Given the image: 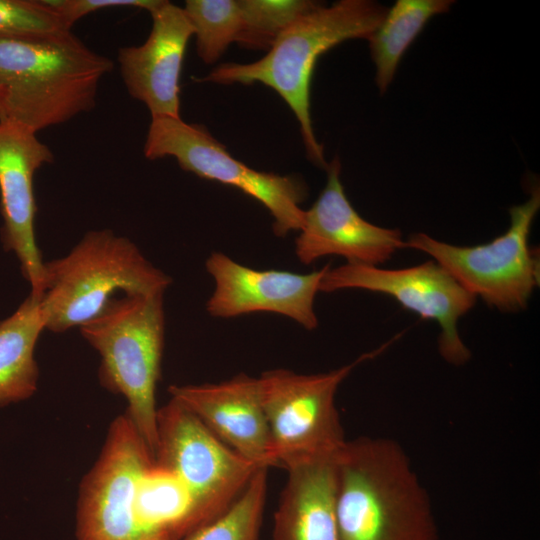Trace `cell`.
<instances>
[{
	"label": "cell",
	"instance_id": "obj_2",
	"mask_svg": "<svg viewBox=\"0 0 540 540\" xmlns=\"http://www.w3.org/2000/svg\"><path fill=\"white\" fill-rule=\"evenodd\" d=\"M387 8L370 0H340L319 4L288 26L261 59L246 63H225L197 82L217 84L262 83L287 103L300 126L308 158L326 169L323 146L314 134L310 91L319 57L350 40L368 39L382 22Z\"/></svg>",
	"mask_w": 540,
	"mask_h": 540
},
{
	"label": "cell",
	"instance_id": "obj_21",
	"mask_svg": "<svg viewBox=\"0 0 540 540\" xmlns=\"http://www.w3.org/2000/svg\"><path fill=\"white\" fill-rule=\"evenodd\" d=\"M268 468H259L233 504L181 540H259L267 494Z\"/></svg>",
	"mask_w": 540,
	"mask_h": 540
},
{
	"label": "cell",
	"instance_id": "obj_6",
	"mask_svg": "<svg viewBox=\"0 0 540 540\" xmlns=\"http://www.w3.org/2000/svg\"><path fill=\"white\" fill-rule=\"evenodd\" d=\"M389 344L329 372L299 374L278 368L258 377L276 466L287 470L335 455L344 446L347 440L335 404L337 389L357 365Z\"/></svg>",
	"mask_w": 540,
	"mask_h": 540
},
{
	"label": "cell",
	"instance_id": "obj_16",
	"mask_svg": "<svg viewBox=\"0 0 540 540\" xmlns=\"http://www.w3.org/2000/svg\"><path fill=\"white\" fill-rule=\"evenodd\" d=\"M152 29L139 46L118 51L120 73L128 93L153 117H180V87L185 50L193 28L183 8L169 1L149 12Z\"/></svg>",
	"mask_w": 540,
	"mask_h": 540
},
{
	"label": "cell",
	"instance_id": "obj_22",
	"mask_svg": "<svg viewBox=\"0 0 540 540\" xmlns=\"http://www.w3.org/2000/svg\"><path fill=\"white\" fill-rule=\"evenodd\" d=\"M183 10L203 62L214 63L232 42H237L241 31L237 0H187Z\"/></svg>",
	"mask_w": 540,
	"mask_h": 540
},
{
	"label": "cell",
	"instance_id": "obj_17",
	"mask_svg": "<svg viewBox=\"0 0 540 540\" xmlns=\"http://www.w3.org/2000/svg\"><path fill=\"white\" fill-rule=\"evenodd\" d=\"M336 454L286 470L288 479L274 514L272 540H339L335 512Z\"/></svg>",
	"mask_w": 540,
	"mask_h": 540
},
{
	"label": "cell",
	"instance_id": "obj_1",
	"mask_svg": "<svg viewBox=\"0 0 540 540\" xmlns=\"http://www.w3.org/2000/svg\"><path fill=\"white\" fill-rule=\"evenodd\" d=\"M335 465L339 540H437L430 498L398 442L347 440Z\"/></svg>",
	"mask_w": 540,
	"mask_h": 540
},
{
	"label": "cell",
	"instance_id": "obj_12",
	"mask_svg": "<svg viewBox=\"0 0 540 540\" xmlns=\"http://www.w3.org/2000/svg\"><path fill=\"white\" fill-rule=\"evenodd\" d=\"M53 160L52 151L35 132L0 121L1 241L5 251L17 257L30 295L36 299L43 294L45 261L36 242L33 179L41 166Z\"/></svg>",
	"mask_w": 540,
	"mask_h": 540
},
{
	"label": "cell",
	"instance_id": "obj_19",
	"mask_svg": "<svg viewBox=\"0 0 540 540\" xmlns=\"http://www.w3.org/2000/svg\"><path fill=\"white\" fill-rule=\"evenodd\" d=\"M45 329L40 299L30 294L0 321V406L26 400L37 391L39 369L34 354Z\"/></svg>",
	"mask_w": 540,
	"mask_h": 540
},
{
	"label": "cell",
	"instance_id": "obj_3",
	"mask_svg": "<svg viewBox=\"0 0 540 540\" xmlns=\"http://www.w3.org/2000/svg\"><path fill=\"white\" fill-rule=\"evenodd\" d=\"M112 61L72 32L29 40L0 39V121L35 133L95 107Z\"/></svg>",
	"mask_w": 540,
	"mask_h": 540
},
{
	"label": "cell",
	"instance_id": "obj_11",
	"mask_svg": "<svg viewBox=\"0 0 540 540\" xmlns=\"http://www.w3.org/2000/svg\"><path fill=\"white\" fill-rule=\"evenodd\" d=\"M348 288L389 295L422 318L437 321L441 328L438 350L442 358L455 366L464 365L470 359L471 352L462 341L457 325L477 298L435 261L392 270L346 263L327 270L319 292Z\"/></svg>",
	"mask_w": 540,
	"mask_h": 540
},
{
	"label": "cell",
	"instance_id": "obj_18",
	"mask_svg": "<svg viewBox=\"0 0 540 540\" xmlns=\"http://www.w3.org/2000/svg\"><path fill=\"white\" fill-rule=\"evenodd\" d=\"M135 518L148 540H181L200 527L187 487L177 475L155 461L138 480Z\"/></svg>",
	"mask_w": 540,
	"mask_h": 540
},
{
	"label": "cell",
	"instance_id": "obj_8",
	"mask_svg": "<svg viewBox=\"0 0 540 540\" xmlns=\"http://www.w3.org/2000/svg\"><path fill=\"white\" fill-rule=\"evenodd\" d=\"M143 151L150 160L174 157L183 170L230 185L256 199L273 216L277 237L302 228L305 210L299 205L307 196L303 181L250 168L234 158L203 125L187 123L181 117H153Z\"/></svg>",
	"mask_w": 540,
	"mask_h": 540
},
{
	"label": "cell",
	"instance_id": "obj_9",
	"mask_svg": "<svg viewBox=\"0 0 540 540\" xmlns=\"http://www.w3.org/2000/svg\"><path fill=\"white\" fill-rule=\"evenodd\" d=\"M154 461L187 487L200 527L225 512L262 468L232 450L172 398L157 411Z\"/></svg>",
	"mask_w": 540,
	"mask_h": 540
},
{
	"label": "cell",
	"instance_id": "obj_4",
	"mask_svg": "<svg viewBox=\"0 0 540 540\" xmlns=\"http://www.w3.org/2000/svg\"><path fill=\"white\" fill-rule=\"evenodd\" d=\"M40 299L46 330L63 333L97 316L118 292L164 294L170 276L153 266L127 237L87 232L65 256L45 261Z\"/></svg>",
	"mask_w": 540,
	"mask_h": 540
},
{
	"label": "cell",
	"instance_id": "obj_25",
	"mask_svg": "<svg viewBox=\"0 0 540 540\" xmlns=\"http://www.w3.org/2000/svg\"><path fill=\"white\" fill-rule=\"evenodd\" d=\"M163 0H45L72 27L73 24L89 13L110 7H136L147 10L155 9Z\"/></svg>",
	"mask_w": 540,
	"mask_h": 540
},
{
	"label": "cell",
	"instance_id": "obj_5",
	"mask_svg": "<svg viewBox=\"0 0 540 540\" xmlns=\"http://www.w3.org/2000/svg\"><path fill=\"white\" fill-rule=\"evenodd\" d=\"M164 294L113 298L79 327L100 356L99 381L127 401L126 414L149 447L156 448V387L165 337Z\"/></svg>",
	"mask_w": 540,
	"mask_h": 540
},
{
	"label": "cell",
	"instance_id": "obj_15",
	"mask_svg": "<svg viewBox=\"0 0 540 540\" xmlns=\"http://www.w3.org/2000/svg\"><path fill=\"white\" fill-rule=\"evenodd\" d=\"M168 392L240 456L276 466L258 377L240 373L218 383L171 385Z\"/></svg>",
	"mask_w": 540,
	"mask_h": 540
},
{
	"label": "cell",
	"instance_id": "obj_26",
	"mask_svg": "<svg viewBox=\"0 0 540 540\" xmlns=\"http://www.w3.org/2000/svg\"><path fill=\"white\" fill-rule=\"evenodd\" d=\"M0 96H1V90H0Z\"/></svg>",
	"mask_w": 540,
	"mask_h": 540
},
{
	"label": "cell",
	"instance_id": "obj_20",
	"mask_svg": "<svg viewBox=\"0 0 540 540\" xmlns=\"http://www.w3.org/2000/svg\"><path fill=\"white\" fill-rule=\"evenodd\" d=\"M453 0H397L367 39L381 93L392 82L402 56L435 15L446 13Z\"/></svg>",
	"mask_w": 540,
	"mask_h": 540
},
{
	"label": "cell",
	"instance_id": "obj_14",
	"mask_svg": "<svg viewBox=\"0 0 540 540\" xmlns=\"http://www.w3.org/2000/svg\"><path fill=\"white\" fill-rule=\"evenodd\" d=\"M327 182L310 209L295 239L298 260L309 265L329 255L347 263L377 266L405 248L401 231L376 226L353 208L340 181L341 163L335 156L327 164Z\"/></svg>",
	"mask_w": 540,
	"mask_h": 540
},
{
	"label": "cell",
	"instance_id": "obj_13",
	"mask_svg": "<svg viewBox=\"0 0 540 540\" xmlns=\"http://www.w3.org/2000/svg\"><path fill=\"white\" fill-rule=\"evenodd\" d=\"M205 267L215 282L206 304L212 317L233 318L252 312H272L294 320L307 330L318 326L314 299L330 264L307 274L257 270L224 253L213 252Z\"/></svg>",
	"mask_w": 540,
	"mask_h": 540
},
{
	"label": "cell",
	"instance_id": "obj_23",
	"mask_svg": "<svg viewBox=\"0 0 540 540\" xmlns=\"http://www.w3.org/2000/svg\"><path fill=\"white\" fill-rule=\"evenodd\" d=\"M241 15L239 45L269 50L277 37L320 3L309 0H237Z\"/></svg>",
	"mask_w": 540,
	"mask_h": 540
},
{
	"label": "cell",
	"instance_id": "obj_10",
	"mask_svg": "<svg viewBox=\"0 0 540 540\" xmlns=\"http://www.w3.org/2000/svg\"><path fill=\"white\" fill-rule=\"evenodd\" d=\"M154 457L126 413L110 424L77 500V540H148L135 518L138 480Z\"/></svg>",
	"mask_w": 540,
	"mask_h": 540
},
{
	"label": "cell",
	"instance_id": "obj_7",
	"mask_svg": "<svg viewBox=\"0 0 540 540\" xmlns=\"http://www.w3.org/2000/svg\"><path fill=\"white\" fill-rule=\"evenodd\" d=\"M540 208V191L509 209L508 230L491 242L455 246L425 233L413 234L405 247L430 255L463 288L503 312L526 308L539 284V254L528 243L533 220Z\"/></svg>",
	"mask_w": 540,
	"mask_h": 540
},
{
	"label": "cell",
	"instance_id": "obj_24",
	"mask_svg": "<svg viewBox=\"0 0 540 540\" xmlns=\"http://www.w3.org/2000/svg\"><path fill=\"white\" fill-rule=\"evenodd\" d=\"M71 32L45 0H0V39L29 40Z\"/></svg>",
	"mask_w": 540,
	"mask_h": 540
}]
</instances>
